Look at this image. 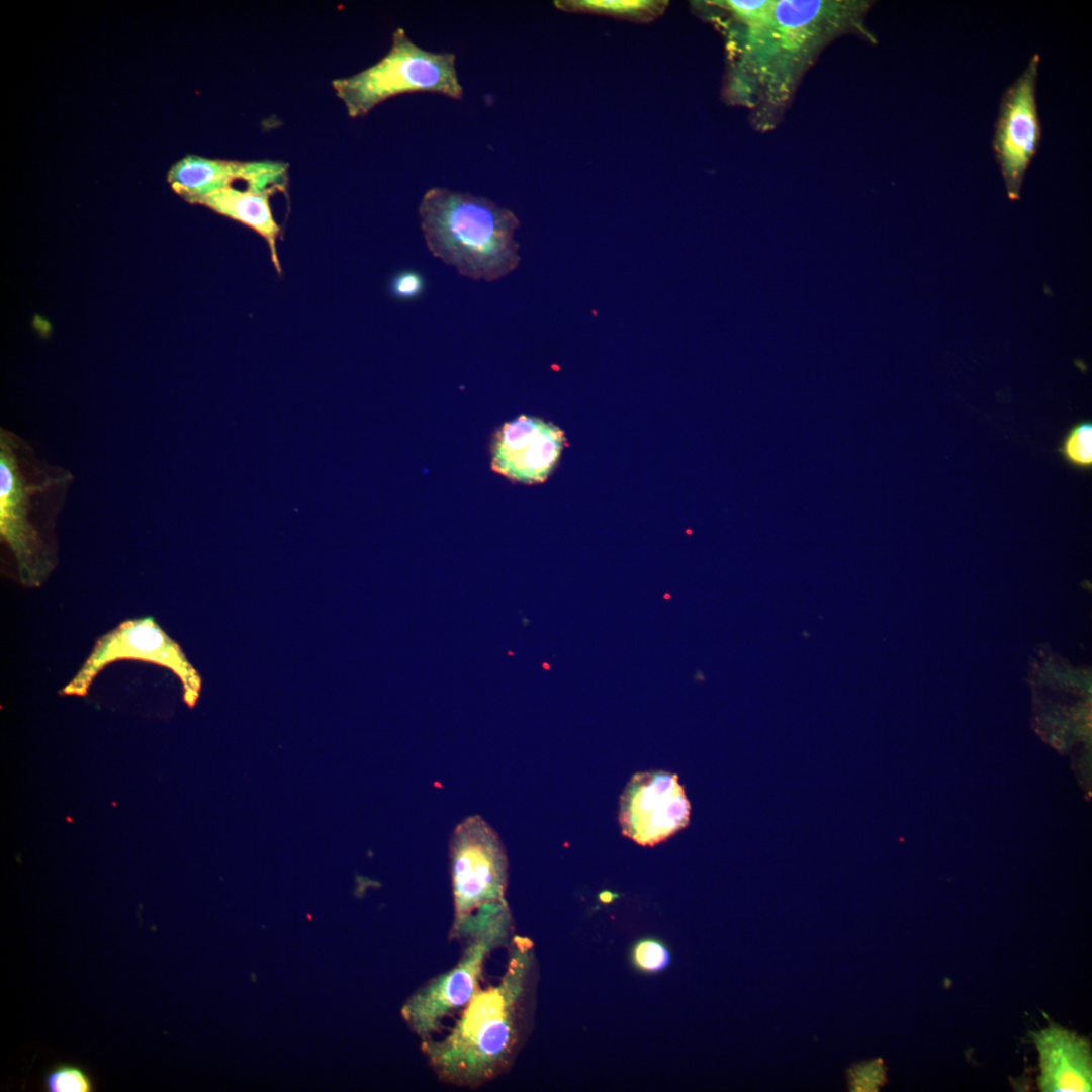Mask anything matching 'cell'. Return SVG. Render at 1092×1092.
I'll use <instances>...</instances> for the list:
<instances>
[{
  "label": "cell",
  "instance_id": "6da1fadb",
  "mask_svg": "<svg viewBox=\"0 0 1092 1092\" xmlns=\"http://www.w3.org/2000/svg\"><path fill=\"white\" fill-rule=\"evenodd\" d=\"M512 942L498 981L479 989L441 1039L421 1043L430 1067L446 1084L478 1088L499 1077L512 1063L533 963L530 941L516 936Z\"/></svg>",
  "mask_w": 1092,
  "mask_h": 1092
},
{
  "label": "cell",
  "instance_id": "7a4b0ae2",
  "mask_svg": "<svg viewBox=\"0 0 1092 1092\" xmlns=\"http://www.w3.org/2000/svg\"><path fill=\"white\" fill-rule=\"evenodd\" d=\"M73 481L71 470L0 428V537L26 586H38L57 564L51 534Z\"/></svg>",
  "mask_w": 1092,
  "mask_h": 1092
},
{
  "label": "cell",
  "instance_id": "3957f363",
  "mask_svg": "<svg viewBox=\"0 0 1092 1092\" xmlns=\"http://www.w3.org/2000/svg\"><path fill=\"white\" fill-rule=\"evenodd\" d=\"M430 253L469 279L497 281L519 265V220L488 198L446 187L428 189L419 204Z\"/></svg>",
  "mask_w": 1092,
  "mask_h": 1092
},
{
  "label": "cell",
  "instance_id": "277c9868",
  "mask_svg": "<svg viewBox=\"0 0 1092 1092\" xmlns=\"http://www.w3.org/2000/svg\"><path fill=\"white\" fill-rule=\"evenodd\" d=\"M869 7L868 1H771L748 25V62L766 101L784 102L807 65L834 36L855 29L872 40L863 25Z\"/></svg>",
  "mask_w": 1092,
  "mask_h": 1092
},
{
  "label": "cell",
  "instance_id": "5b68a950",
  "mask_svg": "<svg viewBox=\"0 0 1092 1092\" xmlns=\"http://www.w3.org/2000/svg\"><path fill=\"white\" fill-rule=\"evenodd\" d=\"M511 931L506 900L481 906L470 916L458 938L467 941L460 960L420 987L401 1008L405 1023L422 1041L434 1037L444 1020L479 991L487 959L507 942Z\"/></svg>",
  "mask_w": 1092,
  "mask_h": 1092
},
{
  "label": "cell",
  "instance_id": "8992f818",
  "mask_svg": "<svg viewBox=\"0 0 1092 1092\" xmlns=\"http://www.w3.org/2000/svg\"><path fill=\"white\" fill-rule=\"evenodd\" d=\"M336 96L351 118L367 115L383 101L407 93H433L454 100L463 97L456 56L431 52L410 39L398 27L387 54L359 73L332 81Z\"/></svg>",
  "mask_w": 1092,
  "mask_h": 1092
},
{
  "label": "cell",
  "instance_id": "52a82bcc",
  "mask_svg": "<svg viewBox=\"0 0 1092 1092\" xmlns=\"http://www.w3.org/2000/svg\"><path fill=\"white\" fill-rule=\"evenodd\" d=\"M449 859L454 907L450 937L454 939L478 908L506 900L508 858L494 829L472 815L455 827Z\"/></svg>",
  "mask_w": 1092,
  "mask_h": 1092
},
{
  "label": "cell",
  "instance_id": "ba28073f",
  "mask_svg": "<svg viewBox=\"0 0 1092 1092\" xmlns=\"http://www.w3.org/2000/svg\"><path fill=\"white\" fill-rule=\"evenodd\" d=\"M121 659L142 660L168 668L182 682L184 701L189 706L196 703L201 686L199 674L177 642L150 616L124 621L101 636L62 693L85 695L106 665Z\"/></svg>",
  "mask_w": 1092,
  "mask_h": 1092
},
{
  "label": "cell",
  "instance_id": "9c48e42d",
  "mask_svg": "<svg viewBox=\"0 0 1092 1092\" xmlns=\"http://www.w3.org/2000/svg\"><path fill=\"white\" fill-rule=\"evenodd\" d=\"M1040 55L1034 54L1002 95L992 149L1011 200L1020 197L1025 173L1041 143L1036 103Z\"/></svg>",
  "mask_w": 1092,
  "mask_h": 1092
},
{
  "label": "cell",
  "instance_id": "30bf717a",
  "mask_svg": "<svg viewBox=\"0 0 1092 1092\" xmlns=\"http://www.w3.org/2000/svg\"><path fill=\"white\" fill-rule=\"evenodd\" d=\"M690 804L676 775L636 774L621 799L619 822L625 836L640 845H655L682 829Z\"/></svg>",
  "mask_w": 1092,
  "mask_h": 1092
},
{
  "label": "cell",
  "instance_id": "8fae6325",
  "mask_svg": "<svg viewBox=\"0 0 1092 1092\" xmlns=\"http://www.w3.org/2000/svg\"><path fill=\"white\" fill-rule=\"evenodd\" d=\"M565 445V434L558 426L521 415L495 432L491 469L515 482L543 483L556 467Z\"/></svg>",
  "mask_w": 1092,
  "mask_h": 1092
},
{
  "label": "cell",
  "instance_id": "7c38bea8",
  "mask_svg": "<svg viewBox=\"0 0 1092 1092\" xmlns=\"http://www.w3.org/2000/svg\"><path fill=\"white\" fill-rule=\"evenodd\" d=\"M288 164L279 161H232L188 155L169 169L167 181L185 201L195 204L200 198L244 181L247 190L284 192Z\"/></svg>",
  "mask_w": 1092,
  "mask_h": 1092
},
{
  "label": "cell",
  "instance_id": "4fadbf2b",
  "mask_svg": "<svg viewBox=\"0 0 1092 1092\" xmlns=\"http://www.w3.org/2000/svg\"><path fill=\"white\" fill-rule=\"evenodd\" d=\"M1033 1040L1039 1054L1042 1091H1091V1054L1085 1039L1051 1025L1033 1034Z\"/></svg>",
  "mask_w": 1092,
  "mask_h": 1092
},
{
  "label": "cell",
  "instance_id": "5bb4252c",
  "mask_svg": "<svg viewBox=\"0 0 1092 1092\" xmlns=\"http://www.w3.org/2000/svg\"><path fill=\"white\" fill-rule=\"evenodd\" d=\"M274 193V190L254 192L228 187L200 198L195 204L205 206L258 233L266 241L273 266L281 275L282 268L276 249L281 228L270 206V197Z\"/></svg>",
  "mask_w": 1092,
  "mask_h": 1092
},
{
  "label": "cell",
  "instance_id": "9a60e30c",
  "mask_svg": "<svg viewBox=\"0 0 1092 1092\" xmlns=\"http://www.w3.org/2000/svg\"><path fill=\"white\" fill-rule=\"evenodd\" d=\"M1058 452L1065 463L1074 469L1088 471L1092 468V422L1081 420L1073 424L1063 436Z\"/></svg>",
  "mask_w": 1092,
  "mask_h": 1092
},
{
  "label": "cell",
  "instance_id": "2e32d148",
  "mask_svg": "<svg viewBox=\"0 0 1092 1092\" xmlns=\"http://www.w3.org/2000/svg\"><path fill=\"white\" fill-rule=\"evenodd\" d=\"M43 1087L49 1092H91L94 1084L89 1075L80 1067L61 1064L51 1069L44 1076Z\"/></svg>",
  "mask_w": 1092,
  "mask_h": 1092
},
{
  "label": "cell",
  "instance_id": "e0dca14e",
  "mask_svg": "<svg viewBox=\"0 0 1092 1092\" xmlns=\"http://www.w3.org/2000/svg\"><path fill=\"white\" fill-rule=\"evenodd\" d=\"M846 1075L852 1092L878 1091L886 1083V1068L881 1059L854 1064L846 1070Z\"/></svg>",
  "mask_w": 1092,
  "mask_h": 1092
},
{
  "label": "cell",
  "instance_id": "ac0fdd59",
  "mask_svg": "<svg viewBox=\"0 0 1092 1092\" xmlns=\"http://www.w3.org/2000/svg\"><path fill=\"white\" fill-rule=\"evenodd\" d=\"M559 7H575L608 13L633 14L645 11L654 5L653 1L646 0H579L559 1Z\"/></svg>",
  "mask_w": 1092,
  "mask_h": 1092
},
{
  "label": "cell",
  "instance_id": "d6986e66",
  "mask_svg": "<svg viewBox=\"0 0 1092 1092\" xmlns=\"http://www.w3.org/2000/svg\"><path fill=\"white\" fill-rule=\"evenodd\" d=\"M390 295L398 300L410 301L418 298L425 290L423 275L413 269L395 273L388 284Z\"/></svg>",
  "mask_w": 1092,
  "mask_h": 1092
},
{
  "label": "cell",
  "instance_id": "ffe728a7",
  "mask_svg": "<svg viewBox=\"0 0 1092 1092\" xmlns=\"http://www.w3.org/2000/svg\"><path fill=\"white\" fill-rule=\"evenodd\" d=\"M636 965L645 971L654 972L663 969L669 962L667 949L658 941L643 940L634 948Z\"/></svg>",
  "mask_w": 1092,
  "mask_h": 1092
},
{
  "label": "cell",
  "instance_id": "44dd1931",
  "mask_svg": "<svg viewBox=\"0 0 1092 1092\" xmlns=\"http://www.w3.org/2000/svg\"><path fill=\"white\" fill-rule=\"evenodd\" d=\"M723 4L747 25L757 21L771 4L769 0H728Z\"/></svg>",
  "mask_w": 1092,
  "mask_h": 1092
}]
</instances>
